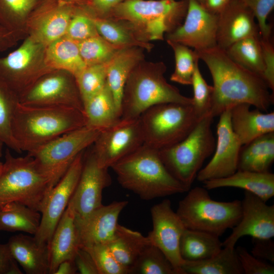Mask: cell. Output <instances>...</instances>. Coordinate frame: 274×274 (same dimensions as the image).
Wrapping results in <instances>:
<instances>
[{"instance_id": "cell-16", "label": "cell", "mask_w": 274, "mask_h": 274, "mask_svg": "<svg viewBox=\"0 0 274 274\" xmlns=\"http://www.w3.org/2000/svg\"><path fill=\"white\" fill-rule=\"evenodd\" d=\"M218 15L207 10L197 0H188L182 24L164 39L199 51L217 46Z\"/></svg>"}, {"instance_id": "cell-13", "label": "cell", "mask_w": 274, "mask_h": 274, "mask_svg": "<svg viewBox=\"0 0 274 274\" xmlns=\"http://www.w3.org/2000/svg\"><path fill=\"white\" fill-rule=\"evenodd\" d=\"M144 143L139 118H121L114 125L100 131L92 151L98 165L109 169Z\"/></svg>"}, {"instance_id": "cell-52", "label": "cell", "mask_w": 274, "mask_h": 274, "mask_svg": "<svg viewBox=\"0 0 274 274\" xmlns=\"http://www.w3.org/2000/svg\"><path fill=\"white\" fill-rule=\"evenodd\" d=\"M124 0H88L89 9L94 16L107 17L111 11Z\"/></svg>"}, {"instance_id": "cell-6", "label": "cell", "mask_w": 274, "mask_h": 274, "mask_svg": "<svg viewBox=\"0 0 274 274\" xmlns=\"http://www.w3.org/2000/svg\"><path fill=\"white\" fill-rule=\"evenodd\" d=\"M52 188L32 156L14 157L6 150L0 174V206L16 201L41 213Z\"/></svg>"}, {"instance_id": "cell-1", "label": "cell", "mask_w": 274, "mask_h": 274, "mask_svg": "<svg viewBox=\"0 0 274 274\" xmlns=\"http://www.w3.org/2000/svg\"><path fill=\"white\" fill-rule=\"evenodd\" d=\"M199 60L208 66L213 81L210 115L213 118L238 104L253 106L267 112L273 96L264 79L233 60L225 49L217 45L196 51Z\"/></svg>"}, {"instance_id": "cell-31", "label": "cell", "mask_w": 274, "mask_h": 274, "mask_svg": "<svg viewBox=\"0 0 274 274\" xmlns=\"http://www.w3.org/2000/svg\"><path fill=\"white\" fill-rule=\"evenodd\" d=\"M45 62L50 69L65 71L75 77L86 66L80 55L78 43L65 36L46 46Z\"/></svg>"}, {"instance_id": "cell-5", "label": "cell", "mask_w": 274, "mask_h": 274, "mask_svg": "<svg viewBox=\"0 0 274 274\" xmlns=\"http://www.w3.org/2000/svg\"><path fill=\"white\" fill-rule=\"evenodd\" d=\"M163 61L145 60L133 69L125 85L121 102V117L137 119L150 107L163 103L192 104V98L182 94L164 77Z\"/></svg>"}, {"instance_id": "cell-28", "label": "cell", "mask_w": 274, "mask_h": 274, "mask_svg": "<svg viewBox=\"0 0 274 274\" xmlns=\"http://www.w3.org/2000/svg\"><path fill=\"white\" fill-rule=\"evenodd\" d=\"M85 126L101 130L117 122L121 114L107 84L97 94L83 103Z\"/></svg>"}, {"instance_id": "cell-44", "label": "cell", "mask_w": 274, "mask_h": 274, "mask_svg": "<svg viewBox=\"0 0 274 274\" xmlns=\"http://www.w3.org/2000/svg\"><path fill=\"white\" fill-rule=\"evenodd\" d=\"M18 101L0 88V140L10 149L20 153L12 131L13 112Z\"/></svg>"}, {"instance_id": "cell-42", "label": "cell", "mask_w": 274, "mask_h": 274, "mask_svg": "<svg viewBox=\"0 0 274 274\" xmlns=\"http://www.w3.org/2000/svg\"><path fill=\"white\" fill-rule=\"evenodd\" d=\"M92 14L87 8L76 7L64 36L79 43L98 35Z\"/></svg>"}, {"instance_id": "cell-15", "label": "cell", "mask_w": 274, "mask_h": 274, "mask_svg": "<svg viewBox=\"0 0 274 274\" xmlns=\"http://www.w3.org/2000/svg\"><path fill=\"white\" fill-rule=\"evenodd\" d=\"M153 228L147 237L149 243L159 248L174 267L177 274H184L183 260L180 253L181 236L186 229L174 211L169 199H164L151 209Z\"/></svg>"}, {"instance_id": "cell-25", "label": "cell", "mask_w": 274, "mask_h": 274, "mask_svg": "<svg viewBox=\"0 0 274 274\" xmlns=\"http://www.w3.org/2000/svg\"><path fill=\"white\" fill-rule=\"evenodd\" d=\"M10 253L27 274H50L48 246L39 243L33 236L14 235L7 243Z\"/></svg>"}, {"instance_id": "cell-55", "label": "cell", "mask_w": 274, "mask_h": 274, "mask_svg": "<svg viewBox=\"0 0 274 274\" xmlns=\"http://www.w3.org/2000/svg\"><path fill=\"white\" fill-rule=\"evenodd\" d=\"M77 272L74 259H67L59 263L54 274H75Z\"/></svg>"}, {"instance_id": "cell-20", "label": "cell", "mask_w": 274, "mask_h": 274, "mask_svg": "<svg viewBox=\"0 0 274 274\" xmlns=\"http://www.w3.org/2000/svg\"><path fill=\"white\" fill-rule=\"evenodd\" d=\"M76 7L62 0H44L28 20L27 37L47 46L64 36Z\"/></svg>"}, {"instance_id": "cell-10", "label": "cell", "mask_w": 274, "mask_h": 274, "mask_svg": "<svg viewBox=\"0 0 274 274\" xmlns=\"http://www.w3.org/2000/svg\"><path fill=\"white\" fill-rule=\"evenodd\" d=\"M6 56L0 57V88L19 101L36 81L53 71L45 62L46 46L27 37Z\"/></svg>"}, {"instance_id": "cell-12", "label": "cell", "mask_w": 274, "mask_h": 274, "mask_svg": "<svg viewBox=\"0 0 274 274\" xmlns=\"http://www.w3.org/2000/svg\"><path fill=\"white\" fill-rule=\"evenodd\" d=\"M18 101L27 105L73 108L83 113L76 78L63 70H53L42 76Z\"/></svg>"}, {"instance_id": "cell-48", "label": "cell", "mask_w": 274, "mask_h": 274, "mask_svg": "<svg viewBox=\"0 0 274 274\" xmlns=\"http://www.w3.org/2000/svg\"><path fill=\"white\" fill-rule=\"evenodd\" d=\"M263 60L264 65L263 79L269 88L274 90V47L270 38L263 39L260 37Z\"/></svg>"}, {"instance_id": "cell-59", "label": "cell", "mask_w": 274, "mask_h": 274, "mask_svg": "<svg viewBox=\"0 0 274 274\" xmlns=\"http://www.w3.org/2000/svg\"><path fill=\"white\" fill-rule=\"evenodd\" d=\"M197 1H198V2H199L200 4H202V1H203V0H197Z\"/></svg>"}, {"instance_id": "cell-40", "label": "cell", "mask_w": 274, "mask_h": 274, "mask_svg": "<svg viewBox=\"0 0 274 274\" xmlns=\"http://www.w3.org/2000/svg\"><path fill=\"white\" fill-rule=\"evenodd\" d=\"M173 50L175 68L170 81L184 85H191L196 63L199 59L195 51L179 43L166 40Z\"/></svg>"}, {"instance_id": "cell-35", "label": "cell", "mask_w": 274, "mask_h": 274, "mask_svg": "<svg viewBox=\"0 0 274 274\" xmlns=\"http://www.w3.org/2000/svg\"><path fill=\"white\" fill-rule=\"evenodd\" d=\"M220 237L206 232L186 228L180 243L183 260L199 261L217 254L223 248Z\"/></svg>"}, {"instance_id": "cell-30", "label": "cell", "mask_w": 274, "mask_h": 274, "mask_svg": "<svg viewBox=\"0 0 274 274\" xmlns=\"http://www.w3.org/2000/svg\"><path fill=\"white\" fill-rule=\"evenodd\" d=\"M44 0H0V25L18 41L27 37V23Z\"/></svg>"}, {"instance_id": "cell-29", "label": "cell", "mask_w": 274, "mask_h": 274, "mask_svg": "<svg viewBox=\"0 0 274 274\" xmlns=\"http://www.w3.org/2000/svg\"><path fill=\"white\" fill-rule=\"evenodd\" d=\"M149 244L147 236L118 224L114 236L107 244L117 261L130 274L142 251Z\"/></svg>"}, {"instance_id": "cell-41", "label": "cell", "mask_w": 274, "mask_h": 274, "mask_svg": "<svg viewBox=\"0 0 274 274\" xmlns=\"http://www.w3.org/2000/svg\"><path fill=\"white\" fill-rule=\"evenodd\" d=\"M110 61L86 66L75 77L83 104L99 92L105 86Z\"/></svg>"}, {"instance_id": "cell-23", "label": "cell", "mask_w": 274, "mask_h": 274, "mask_svg": "<svg viewBox=\"0 0 274 274\" xmlns=\"http://www.w3.org/2000/svg\"><path fill=\"white\" fill-rule=\"evenodd\" d=\"M246 103L230 109L232 129L242 146L266 133L274 132V112L265 113Z\"/></svg>"}, {"instance_id": "cell-37", "label": "cell", "mask_w": 274, "mask_h": 274, "mask_svg": "<svg viewBox=\"0 0 274 274\" xmlns=\"http://www.w3.org/2000/svg\"><path fill=\"white\" fill-rule=\"evenodd\" d=\"M225 51L235 62L263 79L264 65L260 35L237 41Z\"/></svg>"}, {"instance_id": "cell-7", "label": "cell", "mask_w": 274, "mask_h": 274, "mask_svg": "<svg viewBox=\"0 0 274 274\" xmlns=\"http://www.w3.org/2000/svg\"><path fill=\"white\" fill-rule=\"evenodd\" d=\"M213 118L210 114L202 117L182 141L158 150L161 160L169 173L189 189L203 162L214 151Z\"/></svg>"}, {"instance_id": "cell-36", "label": "cell", "mask_w": 274, "mask_h": 274, "mask_svg": "<svg viewBox=\"0 0 274 274\" xmlns=\"http://www.w3.org/2000/svg\"><path fill=\"white\" fill-rule=\"evenodd\" d=\"M92 20L98 34L113 45L123 48L140 47L148 52L154 47L151 43L139 40L131 29L121 21L93 14Z\"/></svg>"}, {"instance_id": "cell-8", "label": "cell", "mask_w": 274, "mask_h": 274, "mask_svg": "<svg viewBox=\"0 0 274 274\" xmlns=\"http://www.w3.org/2000/svg\"><path fill=\"white\" fill-rule=\"evenodd\" d=\"M176 211L187 229L199 230L220 237L234 227L242 216L241 201L213 200L204 187L189 189Z\"/></svg>"}, {"instance_id": "cell-24", "label": "cell", "mask_w": 274, "mask_h": 274, "mask_svg": "<svg viewBox=\"0 0 274 274\" xmlns=\"http://www.w3.org/2000/svg\"><path fill=\"white\" fill-rule=\"evenodd\" d=\"M48 246L50 274H54L62 261L74 259L80 247L75 224V214L70 203L59 221Z\"/></svg>"}, {"instance_id": "cell-17", "label": "cell", "mask_w": 274, "mask_h": 274, "mask_svg": "<svg viewBox=\"0 0 274 274\" xmlns=\"http://www.w3.org/2000/svg\"><path fill=\"white\" fill-rule=\"evenodd\" d=\"M229 109L219 115L217 125V142L214 154L209 162L199 171L198 181L228 177L237 170L239 153L243 146L230 124Z\"/></svg>"}, {"instance_id": "cell-58", "label": "cell", "mask_w": 274, "mask_h": 274, "mask_svg": "<svg viewBox=\"0 0 274 274\" xmlns=\"http://www.w3.org/2000/svg\"><path fill=\"white\" fill-rule=\"evenodd\" d=\"M3 165V162H2L0 161V174H1L2 170Z\"/></svg>"}, {"instance_id": "cell-26", "label": "cell", "mask_w": 274, "mask_h": 274, "mask_svg": "<svg viewBox=\"0 0 274 274\" xmlns=\"http://www.w3.org/2000/svg\"><path fill=\"white\" fill-rule=\"evenodd\" d=\"M203 187L211 190L222 187L238 188L248 191L266 202L274 196V174L237 170L228 177L206 181Z\"/></svg>"}, {"instance_id": "cell-22", "label": "cell", "mask_w": 274, "mask_h": 274, "mask_svg": "<svg viewBox=\"0 0 274 274\" xmlns=\"http://www.w3.org/2000/svg\"><path fill=\"white\" fill-rule=\"evenodd\" d=\"M259 35L253 13L240 0H231L218 15L217 45L222 49L225 50L237 41Z\"/></svg>"}, {"instance_id": "cell-38", "label": "cell", "mask_w": 274, "mask_h": 274, "mask_svg": "<svg viewBox=\"0 0 274 274\" xmlns=\"http://www.w3.org/2000/svg\"><path fill=\"white\" fill-rule=\"evenodd\" d=\"M78 44L80 55L86 66L109 62L125 48L110 43L99 34Z\"/></svg>"}, {"instance_id": "cell-21", "label": "cell", "mask_w": 274, "mask_h": 274, "mask_svg": "<svg viewBox=\"0 0 274 274\" xmlns=\"http://www.w3.org/2000/svg\"><path fill=\"white\" fill-rule=\"evenodd\" d=\"M128 202L114 201L102 205L83 218L75 217L80 247L107 244L114 236L119 215Z\"/></svg>"}, {"instance_id": "cell-4", "label": "cell", "mask_w": 274, "mask_h": 274, "mask_svg": "<svg viewBox=\"0 0 274 274\" xmlns=\"http://www.w3.org/2000/svg\"><path fill=\"white\" fill-rule=\"evenodd\" d=\"M188 0H124L107 17L125 23L141 42L164 40L180 26Z\"/></svg>"}, {"instance_id": "cell-3", "label": "cell", "mask_w": 274, "mask_h": 274, "mask_svg": "<svg viewBox=\"0 0 274 274\" xmlns=\"http://www.w3.org/2000/svg\"><path fill=\"white\" fill-rule=\"evenodd\" d=\"M119 184L143 200H150L187 192L189 189L168 171L159 151L144 143L111 167Z\"/></svg>"}, {"instance_id": "cell-9", "label": "cell", "mask_w": 274, "mask_h": 274, "mask_svg": "<svg viewBox=\"0 0 274 274\" xmlns=\"http://www.w3.org/2000/svg\"><path fill=\"white\" fill-rule=\"evenodd\" d=\"M139 118L144 144L158 150L182 141L199 120L192 104L177 102L153 106Z\"/></svg>"}, {"instance_id": "cell-32", "label": "cell", "mask_w": 274, "mask_h": 274, "mask_svg": "<svg viewBox=\"0 0 274 274\" xmlns=\"http://www.w3.org/2000/svg\"><path fill=\"white\" fill-rule=\"evenodd\" d=\"M273 161L274 132H271L244 145L239 153L237 169L267 172Z\"/></svg>"}, {"instance_id": "cell-43", "label": "cell", "mask_w": 274, "mask_h": 274, "mask_svg": "<svg viewBox=\"0 0 274 274\" xmlns=\"http://www.w3.org/2000/svg\"><path fill=\"white\" fill-rule=\"evenodd\" d=\"M198 62L195 65L192 80L193 90L192 105L196 116L200 119L210 114L214 89L213 86L209 85L202 77Z\"/></svg>"}, {"instance_id": "cell-45", "label": "cell", "mask_w": 274, "mask_h": 274, "mask_svg": "<svg viewBox=\"0 0 274 274\" xmlns=\"http://www.w3.org/2000/svg\"><path fill=\"white\" fill-rule=\"evenodd\" d=\"M92 257L98 274H129L128 270L115 259L107 244L83 248Z\"/></svg>"}, {"instance_id": "cell-27", "label": "cell", "mask_w": 274, "mask_h": 274, "mask_svg": "<svg viewBox=\"0 0 274 274\" xmlns=\"http://www.w3.org/2000/svg\"><path fill=\"white\" fill-rule=\"evenodd\" d=\"M145 50L138 47L125 48L111 60L107 71V83L121 114V102L126 82L133 69L145 60Z\"/></svg>"}, {"instance_id": "cell-46", "label": "cell", "mask_w": 274, "mask_h": 274, "mask_svg": "<svg viewBox=\"0 0 274 274\" xmlns=\"http://www.w3.org/2000/svg\"><path fill=\"white\" fill-rule=\"evenodd\" d=\"M253 13L257 20L260 37L270 38L271 26L267 23V19L274 8V0H240Z\"/></svg>"}, {"instance_id": "cell-57", "label": "cell", "mask_w": 274, "mask_h": 274, "mask_svg": "<svg viewBox=\"0 0 274 274\" xmlns=\"http://www.w3.org/2000/svg\"><path fill=\"white\" fill-rule=\"evenodd\" d=\"M4 145V143L0 140V158L2 156L3 148Z\"/></svg>"}, {"instance_id": "cell-39", "label": "cell", "mask_w": 274, "mask_h": 274, "mask_svg": "<svg viewBox=\"0 0 274 274\" xmlns=\"http://www.w3.org/2000/svg\"><path fill=\"white\" fill-rule=\"evenodd\" d=\"M131 273L177 274V272L163 253L149 244L142 251L131 269Z\"/></svg>"}, {"instance_id": "cell-56", "label": "cell", "mask_w": 274, "mask_h": 274, "mask_svg": "<svg viewBox=\"0 0 274 274\" xmlns=\"http://www.w3.org/2000/svg\"><path fill=\"white\" fill-rule=\"evenodd\" d=\"M68 4L75 7L89 8V3L88 0H62Z\"/></svg>"}, {"instance_id": "cell-34", "label": "cell", "mask_w": 274, "mask_h": 274, "mask_svg": "<svg viewBox=\"0 0 274 274\" xmlns=\"http://www.w3.org/2000/svg\"><path fill=\"white\" fill-rule=\"evenodd\" d=\"M41 214L22 203L14 201L0 206V230L21 231L35 235Z\"/></svg>"}, {"instance_id": "cell-2", "label": "cell", "mask_w": 274, "mask_h": 274, "mask_svg": "<svg viewBox=\"0 0 274 274\" xmlns=\"http://www.w3.org/2000/svg\"><path fill=\"white\" fill-rule=\"evenodd\" d=\"M85 126L75 108L24 105L18 101L12 121L13 138L21 152H31L54 139Z\"/></svg>"}, {"instance_id": "cell-50", "label": "cell", "mask_w": 274, "mask_h": 274, "mask_svg": "<svg viewBox=\"0 0 274 274\" xmlns=\"http://www.w3.org/2000/svg\"><path fill=\"white\" fill-rule=\"evenodd\" d=\"M78 272L81 274H98L94 261L85 249L80 248L74 258Z\"/></svg>"}, {"instance_id": "cell-49", "label": "cell", "mask_w": 274, "mask_h": 274, "mask_svg": "<svg viewBox=\"0 0 274 274\" xmlns=\"http://www.w3.org/2000/svg\"><path fill=\"white\" fill-rule=\"evenodd\" d=\"M251 253L255 257L274 264V243L272 238H252Z\"/></svg>"}, {"instance_id": "cell-19", "label": "cell", "mask_w": 274, "mask_h": 274, "mask_svg": "<svg viewBox=\"0 0 274 274\" xmlns=\"http://www.w3.org/2000/svg\"><path fill=\"white\" fill-rule=\"evenodd\" d=\"M255 195L245 191L241 200L242 216L223 247H235L244 236L252 238L269 239L274 236V206L267 205Z\"/></svg>"}, {"instance_id": "cell-47", "label": "cell", "mask_w": 274, "mask_h": 274, "mask_svg": "<svg viewBox=\"0 0 274 274\" xmlns=\"http://www.w3.org/2000/svg\"><path fill=\"white\" fill-rule=\"evenodd\" d=\"M244 274H273V264L254 256L242 246L235 248Z\"/></svg>"}, {"instance_id": "cell-54", "label": "cell", "mask_w": 274, "mask_h": 274, "mask_svg": "<svg viewBox=\"0 0 274 274\" xmlns=\"http://www.w3.org/2000/svg\"><path fill=\"white\" fill-rule=\"evenodd\" d=\"M231 0H203L201 4L210 12L219 15L228 5Z\"/></svg>"}, {"instance_id": "cell-51", "label": "cell", "mask_w": 274, "mask_h": 274, "mask_svg": "<svg viewBox=\"0 0 274 274\" xmlns=\"http://www.w3.org/2000/svg\"><path fill=\"white\" fill-rule=\"evenodd\" d=\"M18 263L13 258L8 245L0 244V274H21Z\"/></svg>"}, {"instance_id": "cell-11", "label": "cell", "mask_w": 274, "mask_h": 274, "mask_svg": "<svg viewBox=\"0 0 274 274\" xmlns=\"http://www.w3.org/2000/svg\"><path fill=\"white\" fill-rule=\"evenodd\" d=\"M100 131L84 126L65 133L27 154L34 158L53 187L78 155L93 145Z\"/></svg>"}, {"instance_id": "cell-53", "label": "cell", "mask_w": 274, "mask_h": 274, "mask_svg": "<svg viewBox=\"0 0 274 274\" xmlns=\"http://www.w3.org/2000/svg\"><path fill=\"white\" fill-rule=\"evenodd\" d=\"M18 40L14 35L0 25V52L15 46Z\"/></svg>"}, {"instance_id": "cell-33", "label": "cell", "mask_w": 274, "mask_h": 274, "mask_svg": "<svg viewBox=\"0 0 274 274\" xmlns=\"http://www.w3.org/2000/svg\"><path fill=\"white\" fill-rule=\"evenodd\" d=\"M181 268L184 274H244L235 248L230 247L208 259L184 260Z\"/></svg>"}, {"instance_id": "cell-14", "label": "cell", "mask_w": 274, "mask_h": 274, "mask_svg": "<svg viewBox=\"0 0 274 274\" xmlns=\"http://www.w3.org/2000/svg\"><path fill=\"white\" fill-rule=\"evenodd\" d=\"M84 151L76 157L67 170L52 188L41 212L39 228L34 235L40 244L48 245L54 231L75 191L83 166Z\"/></svg>"}, {"instance_id": "cell-18", "label": "cell", "mask_w": 274, "mask_h": 274, "mask_svg": "<svg viewBox=\"0 0 274 274\" xmlns=\"http://www.w3.org/2000/svg\"><path fill=\"white\" fill-rule=\"evenodd\" d=\"M111 184L108 168L98 165L92 150L84 155L81 175L69 202L75 217L84 218L102 206V191Z\"/></svg>"}]
</instances>
